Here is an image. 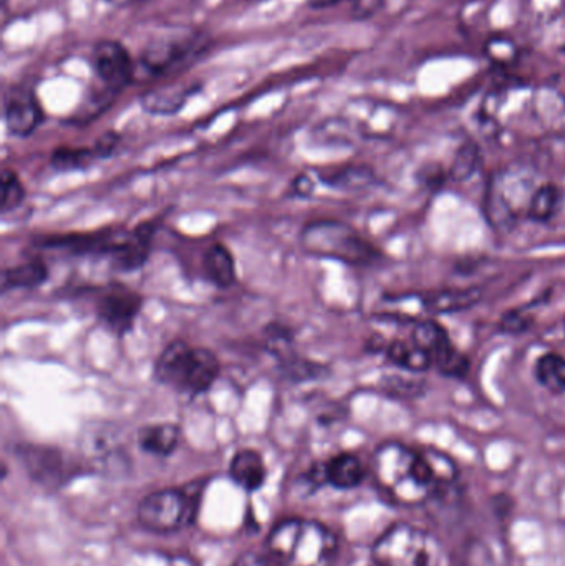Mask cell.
I'll return each instance as SVG.
<instances>
[{"instance_id": "obj_1", "label": "cell", "mask_w": 565, "mask_h": 566, "mask_svg": "<svg viewBox=\"0 0 565 566\" xmlns=\"http://www.w3.org/2000/svg\"><path fill=\"white\" fill-rule=\"evenodd\" d=\"M372 472L378 488L401 505H420L457 482L453 459L437 449L385 442L375 451Z\"/></svg>"}, {"instance_id": "obj_2", "label": "cell", "mask_w": 565, "mask_h": 566, "mask_svg": "<svg viewBox=\"0 0 565 566\" xmlns=\"http://www.w3.org/2000/svg\"><path fill=\"white\" fill-rule=\"evenodd\" d=\"M265 551L271 566H332L338 541L321 522L287 518L272 528Z\"/></svg>"}, {"instance_id": "obj_3", "label": "cell", "mask_w": 565, "mask_h": 566, "mask_svg": "<svg viewBox=\"0 0 565 566\" xmlns=\"http://www.w3.org/2000/svg\"><path fill=\"white\" fill-rule=\"evenodd\" d=\"M199 492L195 489H161L139 501L136 517L145 531L155 534H171L188 527L199 509Z\"/></svg>"}, {"instance_id": "obj_4", "label": "cell", "mask_w": 565, "mask_h": 566, "mask_svg": "<svg viewBox=\"0 0 565 566\" xmlns=\"http://www.w3.org/2000/svg\"><path fill=\"white\" fill-rule=\"evenodd\" d=\"M304 252L314 258L334 259L347 264H367L377 252L354 229L337 221H315L301 235Z\"/></svg>"}, {"instance_id": "obj_5", "label": "cell", "mask_w": 565, "mask_h": 566, "mask_svg": "<svg viewBox=\"0 0 565 566\" xmlns=\"http://www.w3.org/2000/svg\"><path fill=\"white\" fill-rule=\"evenodd\" d=\"M372 557L377 566H437V544L415 525L395 524L375 542Z\"/></svg>"}, {"instance_id": "obj_6", "label": "cell", "mask_w": 565, "mask_h": 566, "mask_svg": "<svg viewBox=\"0 0 565 566\" xmlns=\"http://www.w3.org/2000/svg\"><path fill=\"white\" fill-rule=\"evenodd\" d=\"M205 49V39L195 30H172L168 35L149 40L138 60V69L149 76L178 72L192 55Z\"/></svg>"}, {"instance_id": "obj_7", "label": "cell", "mask_w": 565, "mask_h": 566, "mask_svg": "<svg viewBox=\"0 0 565 566\" xmlns=\"http://www.w3.org/2000/svg\"><path fill=\"white\" fill-rule=\"evenodd\" d=\"M411 339L430 356L433 368L447 378H463L470 371V359L458 352L447 329L435 319L415 323Z\"/></svg>"}, {"instance_id": "obj_8", "label": "cell", "mask_w": 565, "mask_h": 566, "mask_svg": "<svg viewBox=\"0 0 565 566\" xmlns=\"http://www.w3.org/2000/svg\"><path fill=\"white\" fill-rule=\"evenodd\" d=\"M143 296L123 283H109L95 303V313L100 323L116 338H123L132 332L136 318L142 312Z\"/></svg>"}, {"instance_id": "obj_9", "label": "cell", "mask_w": 565, "mask_h": 566, "mask_svg": "<svg viewBox=\"0 0 565 566\" xmlns=\"http://www.w3.org/2000/svg\"><path fill=\"white\" fill-rule=\"evenodd\" d=\"M93 70L105 88L118 95L135 80L136 65L128 49L116 40H100L92 52Z\"/></svg>"}, {"instance_id": "obj_10", "label": "cell", "mask_w": 565, "mask_h": 566, "mask_svg": "<svg viewBox=\"0 0 565 566\" xmlns=\"http://www.w3.org/2000/svg\"><path fill=\"white\" fill-rule=\"evenodd\" d=\"M3 119L10 135L27 138L43 122L42 106L27 86H10L3 95Z\"/></svg>"}, {"instance_id": "obj_11", "label": "cell", "mask_w": 565, "mask_h": 566, "mask_svg": "<svg viewBox=\"0 0 565 566\" xmlns=\"http://www.w3.org/2000/svg\"><path fill=\"white\" fill-rule=\"evenodd\" d=\"M128 232L125 231H100L95 234H69L50 235L39 239V248L59 249L73 255L106 254L113 255L123 242Z\"/></svg>"}, {"instance_id": "obj_12", "label": "cell", "mask_w": 565, "mask_h": 566, "mask_svg": "<svg viewBox=\"0 0 565 566\" xmlns=\"http://www.w3.org/2000/svg\"><path fill=\"white\" fill-rule=\"evenodd\" d=\"M219 373H221V361L218 355L211 349L192 346L176 391L189 396L202 395L215 385Z\"/></svg>"}, {"instance_id": "obj_13", "label": "cell", "mask_w": 565, "mask_h": 566, "mask_svg": "<svg viewBox=\"0 0 565 566\" xmlns=\"http://www.w3.org/2000/svg\"><path fill=\"white\" fill-rule=\"evenodd\" d=\"M19 458L33 479L45 485H56L65 479V458L62 452L43 446H20Z\"/></svg>"}, {"instance_id": "obj_14", "label": "cell", "mask_w": 565, "mask_h": 566, "mask_svg": "<svg viewBox=\"0 0 565 566\" xmlns=\"http://www.w3.org/2000/svg\"><path fill=\"white\" fill-rule=\"evenodd\" d=\"M156 229H158L156 222L149 221L143 222L138 228L128 232L122 248L112 255L115 268L122 272H135L142 269L151 252Z\"/></svg>"}, {"instance_id": "obj_15", "label": "cell", "mask_w": 565, "mask_h": 566, "mask_svg": "<svg viewBox=\"0 0 565 566\" xmlns=\"http://www.w3.org/2000/svg\"><path fill=\"white\" fill-rule=\"evenodd\" d=\"M199 88H201L199 83H166L158 88L149 90L142 96L143 109L149 115H176L188 103V99L199 92Z\"/></svg>"}, {"instance_id": "obj_16", "label": "cell", "mask_w": 565, "mask_h": 566, "mask_svg": "<svg viewBox=\"0 0 565 566\" xmlns=\"http://www.w3.org/2000/svg\"><path fill=\"white\" fill-rule=\"evenodd\" d=\"M481 298L483 292L480 289H444L421 296V306L431 315H451L473 308Z\"/></svg>"}, {"instance_id": "obj_17", "label": "cell", "mask_w": 565, "mask_h": 566, "mask_svg": "<svg viewBox=\"0 0 565 566\" xmlns=\"http://www.w3.org/2000/svg\"><path fill=\"white\" fill-rule=\"evenodd\" d=\"M322 475L325 484L338 491H350L364 482L365 468L357 455L344 452L322 464Z\"/></svg>"}, {"instance_id": "obj_18", "label": "cell", "mask_w": 565, "mask_h": 566, "mask_svg": "<svg viewBox=\"0 0 565 566\" xmlns=\"http://www.w3.org/2000/svg\"><path fill=\"white\" fill-rule=\"evenodd\" d=\"M229 475L244 491H259L264 485L265 475H268L264 459L254 449H241L231 459Z\"/></svg>"}, {"instance_id": "obj_19", "label": "cell", "mask_w": 565, "mask_h": 566, "mask_svg": "<svg viewBox=\"0 0 565 566\" xmlns=\"http://www.w3.org/2000/svg\"><path fill=\"white\" fill-rule=\"evenodd\" d=\"M136 441L146 454L168 458L178 448L179 441H181V431L172 422L143 426L136 434Z\"/></svg>"}, {"instance_id": "obj_20", "label": "cell", "mask_w": 565, "mask_h": 566, "mask_svg": "<svg viewBox=\"0 0 565 566\" xmlns=\"http://www.w3.org/2000/svg\"><path fill=\"white\" fill-rule=\"evenodd\" d=\"M191 348L189 343L176 339L163 349L161 355L156 359L155 368H153V376L159 385L168 386L176 391Z\"/></svg>"}, {"instance_id": "obj_21", "label": "cell", "mask_w": 565, "mask_h": 566, "mask_svg": "<svg viewBox=\"0 0 565 566\" xmlns=\"http://www.w3.org/2000/svg\"><path fill=\"white\" fill-rule=\"evenodd\" d=\"M202 272L218 289H229L238 281L236 262L231 251L222 244H212L202 255Z\"/></svg>"}, {"instance_id": "obj_22", "label": "cell", "mask_w": 565, "mask_h": 566, "mask_svg": "<svg viewBox=\"0 0 565 566\" xmlns=\"http://www.w3.org/2000/svg\"><path fill=\"white\" fill-rule=\"evenodd\" d=\"M388 361L408 373H425L433 368L430 356L414 339H394L384 348Z\"/></svg>"}, {"instance_id": "obj_23", "label": "cell", "mask_w": 565, "mask_h": 566, "mask_svg": "<svg viewBox=\"0 0 565 566\" xmlns=\"http://www.w3.org/2000/svg\"><path fill=\"white\" fill-rule=\"evenodd\" d=\"M83 452L100 469H109L118 458L119 451L115 446V439L106 431V428L92 429L83 436Z\"/></svg>"}, {"instance_id": "obj_24", "label": "cell", "mask_w": 565, "mask_h": 566, "mask_svg": "<svg viewBox=\"0 0 565 566\" xmlns=\"http://www.w3.org/2000/svg\"><path fill=\"white\" fill-rule=\"evenodd\" d=\"M49 279V269L42 261L23 262L2 272V293L10 290L36 289Z\"/></svg>"}, {"instance_id": "obj_25", "label": "cell", "mask_w": 565, "mask_h": 566, "mask_svg": "<svg viewBox=\"0 0 565 566\" xmlns=\"http://www.w3.org/2000/svg\"><path fill=\"white\" fill-rule=\"evenodd\" d=\"M534 378L551 395H565V358L559 353H546L534 366Z\"/></svg>"}, {"instance_id": "obj_26", "label": "cell", "mask_w": 565, "mask_h": 566, "mask_svg": "<svg viewBox=\"0 0 565 566\" xmlns=\"http://www.w3.org/2000/svg\"><path fill=\"white\" fill-rule=\"evenodd\" d=\"M561 189L553 182L541 185L540 188L534 189L531 196L530 206H527L526 216L533 222H550L554 219L561 208Z\"/></svg>"}, {"instance_id": "obj_27", "label": "cell", "mask_w": 565, "mask_h": 566, "mask_svg": "<svg viewBox=\"0 0 565 566\" xmlns=\"http://www.w3.org/2000/svg\"><path fill=\"white\" fill-rule=\"evenodd\" d=\"M374 171L367 166H347V168L335 169L328 175L322 176V181L334 189H344V191H355L364 189L374 182Z\"/></svg>"}, {"instance_id": "obj_28", "label": "cell", "mask_w": 565, "mask_h": 566, "mask_svg": "<svg viewBox=\"0 0 565 566\" xmlns=\"http://www.w3.org/2000/svg\"><path fill=\"white\" fill-rule=\"evenodd\" d=\"M98 161L95 149L92 148H70L62 146L52 153L50 165L60 172L83 171Z\"/></svg>"}, {"instance_id": "obj_29", "label": "cell", "mask_w": 565, "mask_h": 566, "mask_svg": "<svg viewBox=\"0 0 565 566\" xmlns=\"http://www.w3.org/2000/svg\"><path fill=\"white\" fill-rule=\"evenodd\" d=\"M25 201V188L20 181L17 172L12 169H6L2 172V202H0V211L2 214L15 211Z\"/></svg>"}, {"instance_id": "obj_30", "label": "cell", "mask_w": 565, "mask_h": 566, "mask_svg": "<svg viewBox=\"0 0 565 566\" xmlns=\"http://www.w3.org/2000/svg\"><path fill=\"white\" fill-rule=\"evenodd\" d=\"M282 371L287 375L289 378L295 379V381H305V379L317 378L321 376L322 366L317 363L308 361L305 358H299V356L289 355L282 356Z\"/></svg>"}, {"instance_id": "obj_31", "label": "cell", "mask_w": 565, "mask_h": 566, "mask_svg": "<svg viewBox=\"0 0 565 566\" xmlns=\"http://www.w3.org/2000/svg\"><path fill=\"white\" fill-rule=\"evenodd\" d=\"M534 325V318L526 308H514L504 313L500 319L501 333L506 335L516 336L521 333L527 332Z\"/></svg>"}, {"instance_id": "obj_32", "label": "cell", "mask_w": 565, "mask_h": 566, "mask_svg": "<svg viewBox=\"0 0 565 566\" xmlns=\"http://www.w3.org/2000/svg\"><path fill=\"white\" fill-rule=\"evenodd\" d=\"M478 163H480V149L473 143H470L458 153L457 161H454L453 169H451V176L454 179H460V181L467 179L478 168Z\"/></svg>"}, {"instance_id": "obj_33", "label": "cell", "mask_w": 565, "mask_h": 566, "mask_svg": "<svg viewBox=\"0 0 565 566\" xmlns=\"http://www.w3.org/2000/svg\"><path fill=\"white\" fill-rule=\"evenodd\" d=\"M352 15L357 20H367L384 9L385 0H348Z\"/></svg>"}, {"instance_id": "obj_34", "label": "cell", "mask_w": 565, "mask_h": 566, "mask_svg": "<svg viewBox=\"0 0 565 566\" xmlns=\"http://www.w3.org/2000/svg\"><path fill=\"white\" fill-rule=\"evenodd\" d=\"M119 135L116 133L109 132L105 133V135L100 136L96 139L95 145H93V149H95L96 156L98 159L109 158V156L115 153L116 146L119 145Z\"/></svg>"}, {"instance_id": "obj_35", "label": "cell", "mask_w": 565, "mask_h": 566, "mask_svg": "<svg viewBox=\"0 0 565 566\" xmlns=\"http://www.w3.org/2000/svg\"><path fill=\"white\" fill-rule=\"evenodd\" d=\"M292 191H294V196H299V198H308L314 191V182L308 178L307 175L297 176L292 182Z\"/></svg>"}, {"instance_id": "obj_36", "label": "cell", "mask_w": 565, "mask_h": 566, "mask_svg": "<svg viewBox=\"0 0 565 566\" xmlns=\"http://www.w3.org/2000/svg\"><path fill=\"white\" fill-rule=\"evenodd\" d=\"M232 566H271L268 564L265 558L259 557L255 554H244L242 557H239L238 560L232 564Z\"/></svg>"}, {"instance_id": "obj_37", "label": "cell", "mask_w": 565, "mask_h": 566, "mask_svg": "<svg viewBox=\"0 0 565 566\" xmlns=\"http://www.w3.org/2000/svg\"><path fill=\"white\" fill-rule=\"evenodd\" d=\"M307 2L312 9H327V7L335 6V3L342 2V0H307Z\"/></svg>"}, {"instance_id": "obj_38", "label": "cell", "mask_w": 565, "mask_h": 566, "mask_svg": "<svg viewBox=\"0 0 565 566\" xmlns=\"http://www.w3.org/2000/svg\"><path fill=\"white\" fill-rule=\"evenodd\" d=\"M105 2L113 7H128L133 3L145 2V0H105Z\"/></svg>"}, {"instance_id": "obj_39", "label": "cell", "mask_w": 565, "mask_h": 566, "mask_svg": "<svg viewBox=\"0 0 565 566\" xmlns=\"http://www.w3.org/2000/svg\"><path fill=\"white\" fill-rule=\"evenodd\" d=\"M564 332H565V322H564Z\"/></svg>"}, {"instance_id": "obj_40", "label": "cell", "mask_w": 565, "mask_h": 566, "mask_svg": "<svg viewBox=\"0 0 565 566\" xmlns=\"http://www.w3.org/2000/svg\"><path fill=\"white\" fill-rule=\"evenodd\" d=\"M374 566H377V565H374Z\"/></svg>"}]
</instances>
